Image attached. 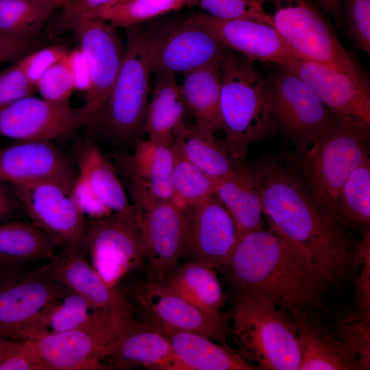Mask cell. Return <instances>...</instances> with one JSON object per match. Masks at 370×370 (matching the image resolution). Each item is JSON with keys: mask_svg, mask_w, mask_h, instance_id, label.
<instances>
[{"mask_svg": "<svg viewBox=\"0 0 370 370\" xmlns=\"http://www.w3.org/2000/svg\"><path fill=\"white\" fill-rule=\"evenodd\" d=\"M221 269L234 296L258 293L289 313L327 311L332 284L299 247L271 225L243 236Z\"/></svg>", "mask_w": 370, "mask_h": 370, "instance_id": "1", "label": "cell"}, {"mask_svg": "<svg viewBox=\"0 0 370 370\" xmlns=\"http://www.w3.org/2000/svg\"><path fill=\"white\" fill-rule=\"evenodd\" d=\"M256 170L262 186L263 212L271 225L299 247L332 286L350 266L351 242L339 221L316 204L297 171L272 160Z\"/></svg>", "mask_w": 370, "mask_h": 370, "instance_id": "2", "label": "cell"}, {"mask_svg": "<svg viewBox=\"0 0 370 370\" xmlns=\"http://www.w3.org/2000/svg\"><path fill=\"white\" fill-rule=\"evenodd\" d=\"M222 143L238 163L245 162L250 145L273 136L279 128L269 82L252 61L230 49L219 62Z\"/></svg>", "mask_w": 370, "mask_h": 370, "instance_id": "3", "label": "cell"}, {"mask_svg": "<svg viewBox=\"0 0 370 370\" xmlns=\"http://www.w3.org/2000/svg\"><path fill=\"white\" fill-rule=\"evenodd\" d=\"M370 123L350 116L332 114L328 128L309 149L297 157V173L318 206L339 221L341 188L369 154Z\"/></svg>", "mask_w": 370, "mask_h": 370, "instance_id": "4", "label": "cell"}, {"mask_svg": "<svg viewBox=\"0 0 370 370\" xmlns=\"http://www.w3.org/2000/svg\"><path fill=\"white\" fill-rule=\"evenodd\" d=\"M234 298L230 333L241 357L258 369L299 370L300 346L290 313L258 293Z\"/></svg>", "mask_w": 370, "mask_h": 370, "instance_id": "5", "label": "cell"}, {"mask_svg": "<svg viewBox=\"0 0 370 370\" xmlns=\"http://www.w3.org/2000/svg\"><path fill=\"white\" fill-rule=\"evenodd\" d=\"M126 31L121 68L100 115L90 127L119 143L136 141L143 130L151 74L140 24Z\"/></svg>", "mask_w": 370, "mask_h": 370, "instance_id": "6", "label": "cell"}, {"mask_svg": "<svg viewBox=\"0 0 370 370\" xmlns=\"http://www.w3.org/2000/svg\"><path fill=\"white\" fill-rule=\"evenodd\" d=\"M140 25L151 73L158 77L219 62L230 50L197 15Z\"/></svg>", "mask_w": 370, "mask_h": 370, "instance_id": "7", "label": "cell"}, {"mask_svg": "<svg viewBox=\"0 0 370 370\" xmlns=\"http://www.w3.org/2000/svg\"><path fill=\"white\" fill-rule=\"evenodd\" d=\"M139 323L133 313L93 311L72 330L28 341L47 370L106 369L101 362L106 352Z\"/></svg>", "mask_w": 370, "mask_h": 370, "instance_id": "8", "label": "cell"}, {"mask_svg": "<svg viewBox=\"0 0 370 370\" xmlns=\"http://www.w3.org/2000/svg\"><path fill=\"white\" fill-rule=\"evenodd\" d=\"M270 25L295 56L351 73H363L311 0H267ZM265 2V3H266Z\"/></svg>", "mask_w": 370, "mask_h": 370, "instance_id": "9", "label": "cell"}, {"mask_svg": "<svg viewBox=\"0 0 370 370\" xmlns=\"http://www.w3.org/2000/svg\"><path fill=\"white\" fill-rule=\"evenodd\" d=\"M128 192L144 245L147 280L161 282L183 256L184 212L171 201Z\"/></svg>", "mask_w": 370, "mask_h": 370, "instance_id": "10", "label": "cell"}, {"mask_svg": "<svg viewBox=\"0 0 370 370\" xmlns=\"http://www.w3.org/2000/svg\"><path fill=\"white\" fill-rule=\"evenodd\" d=\"M13 186L25 214L60 249L86 252V217L74 197L73 184L44 180Z\"/></svg>", "mask_w": 370, "mask_h": 370, "instance_id": "11", "label": "cell"}, {"mask_svg": "<svg viewBox=\"0 0 370 370\" xmlns=\"http://www.w3.org/2000/svg\"><path fill=\"white\" fill-rule=\"evenodd\" d=\"M117 29L99 17L84 18L72 29L90 75V90L80 106L82 127L90 128L98 119L121 68L125 49Z\"/></svg>", "mask_w": 370, "mask_h": 370, "instance_id": "12", "label": "cell"}, {"mask_svg": "<svg viewBox=\"0 0 370 370\" xmlns=\"http://www.w3.org/2000/svg\"><path fill=\"white\" fill-rule=\"evenodd\" d=\"M86 247L92 266L111 284L112 281L145 262L134 212L86 217Z\"/></svg>", "mask_w": 370, "mask_h": 370, "instance_id": "13", "label": "cell"}, {"mask_svg": "<svg viewBox=\"0 0 370 370\" xmlns=\"http://www.w3.org/2000/svg\"><path fill=\"white\" fill-rule=\"evenodd\" d=\"M280 69L269 82L272 110L278 127L303 151L328 128L332 114L303 79Z\"/></svg>", "mask_w": 370, "mask_h": 370, "instance_id": "14", "label": "cell"}, {"mask_svg": "<svg viewBox=\"0 0 370 370\" xmlns=\"http://www.w3.org/2000/svg\"><path fill=\"white\" fill-rule=\"evenodd\" d=\"M69 289L46 265L0 280V338L25 340L41 312Z\"/></svg>", "mask_w": 370, "mask_h": 370, "instance_id": "15", "label": "cell"}, {"mask_svg": "<svg viewBox=\"0 0 370 370\" xmlns=\"http://www.w3.org/2000/svg\"><path fill=\"white\" fill-rule=\"evenodd\" d=\"M130 295L155 328L194 332L227 344V318L212 316L171 291L160 282L147 280L133 284Z\"/></svg>", "mask_w": 370, "mask_h": 370, "instance_id": "16", "label": "cell"}, {"mask_svg": "<svg viewBox=\"0 0 370 370\" xmlns=\"http://www.w3.org/2000/svg\"><path fill=\"white\" fill-rule=\"evenodd\" d=\"M183 210L186 218L183 256L214 269L223 267L238 240L231 214L215 195Z\"/></svg>", "mask_w": 370, "mask_h": 370, "instance_id": "17", "label": "cell"}, {"mask_svg": "<svg viewBox=\"0 0 370 370\" xmlns=\"http://www.w3.org/2000/svg\"><path fill=\"white\" fill-rule=\"evenodd\" d=\"M280 67L303 79L332 114L350 116L370 123V88L363 73L338 71L296 56Z\"/></svg>", "mask_w": 370, "mask_h": 370, "instance_id": "18", "label": "cell"}, {"mask_svg": "<svg viewBox=\"0 0 370 370\" xmlns=\"http://www.w3.org/2000/svg\"><path fill=\"white\" fill-rule=\"evenodd\" d=\"M81 108L62 109L29 96L0 108V136L53 142L82 127Z\"/></svg>", "mask_w": 370, "mask_h": 370, "instance_id": "19", "label": "cell"}, {"mask_svg": "<svg viewBox=\"0 0 370 370\" xmlns=\"http://www.w3.org/2000/svg\"><path fill=\"white\" fill-rule=\"evenodd\" d=\"M76 166L51 141L19 140L0 149V180L13 185L44 180L73 184Z\"/></svg>", "mask_w": 370, "mask_h": 370, "instance_id": "20", "label": "cell"}, {"mask_svg": "<svg viewBox=\"0 0 370 370\" xmlns=\"http://www.w3.org/2000/svg\"><path fill=\"white\" fill-rule=\"evenodd\" d=\"M46 266L59 282L82 296L93 311H136L127 296L107 282L88 262L85 252L73 248L59 249Z\"/></svg>", "mask_w": 370, "mask_h": 370, "instance_id": "21", "label": "cell"}, {"mask_svg": "<svg viewBox=\"0 0 370 370\" xmlns=\"http://www.w3.org/2000/svg\"><path fill=\"white\" fill-rule=\"evenodd\" d=\"M172 142L137 139L132 153L112 155L116 169L127 181V189L156 199L173 201Z\"/></svg>", "mask_w": 370, "mask_h": 370, "instance_id": "22", "label": "cell"}, {"mask_svg": "<svg viewBox=\"0 0 370 370\" xmlns=\"http://www.w3.org/2000/svg\"><path fill=\"white\" fill-rule=\"evenodd\" d=\"M197 16L226 47L252 62L281 66L295 56L275 29L267 23L251 18L220 19L208 14Z\"/></svg>", "mask_w": 370, "mask_h": 370, "instance_id": "23", "label": "cell"}, {"mask_svg": "<svg viewBox=\"0 0 370 370\" xmlns=\"http://www.w3.org/2000/svg\"><path fill=\"white\" fill-rule=\"evenodd\" d=\"M290 314L300 346L299 370L365 369L355 354L322 322L321 314L304 312Z\"/></svg>", "mask_w": 370, "mask_h": 370, "instance_id": "24", "label": "cell"}, {"mask_svg": "<svg viewBox=\"0 0 370 370\" xmlns=\"http://www.w3.org/2000/svg\"><path fill=\"white\" fill-rule=\"evenodd\" d=\"M103 361H107L109 369L143 365L156 369L186 370L166 336L147 322L125 332L106 352L103 365Z\"/></svg>", "mask_w": 370, "mask_h": 370, "instance_id": "25", "label": "cell"}, {"mask_svg": "<svg viewBox=\"0 0 370 370\" xmlns=\"http://www.w3.org/2000/svg\"><path fill=\"white\" fill-rule=\"evenodd\" d=\"M214 195L232 217L238 241L262 228V186L256 170L245 162L217 182Z\"/></svg>", "mask_w": 370, "mask_h": 370, "instance_id": "26", "label": "cell"}, {"mask_svg": "<svg viewBox=\"0 0 370 370\" xmlns=\"http://www.w3.org/2000/svg\"><path fill=\"white\" fill-rule=\"evenodd\" d=\"M157 330L169 339L186 370L258 369L254 365L244 360L227 344L194 332Z\"/></svg>", "mask_w": 370, "mask_h": 370, "instance_id": "27", "label": "cell"}, {"mask_svg": "<svg viewBox=\"0 0 370 370\" xmlns=\"http://www.w3.org/2000/svg\"><path fill=\"white\" fill-rule=\"evenodd\" d=\"M160 283L206 313L227 318L221 310L225 295L214 269L188 260L177 265Z\"/></svg>", "mask_w": 370, "mask_h": 370, "instance_id": "28", "label": "cell"}, {"mask_svg": "<svg viewBox=\"0 0 370 370\" xmlns=\"http://www.w3.org/2000/svg\"><path fill=\"white\" fill-rule=\"evenodd\" d=\"M173 142L188 160L216 181L240 164L212 130L197 122L182 121L173 132Z\"/></svg>", "mask_w": 370, "mask_h": 370, "instance_id": "29", "label": "cell"}, {"mask_svg": "<svg viewBox=\"0 0 370 370\" xmlns=\"http://www.w3.org/2000/svg\"><path fill=\"white\" fill-rule=\"evenodd\" d=\"M74 162L77 173L86 179L112 212H134L114 169L92 139L77 143L74 147Z\"/></svg>", "mask_w": 370, "mask_h": 370, "instance_id": "30", "label": "cell"}, {"mask_svg": "<svg viewBox=\"0 0 370 370\" xmlns=\"http://www.w3.org/2000/svg\"><path fill=\"white\" fill-rule=\"evenodd\" d=\"M219 62L208 63L183 73V82L179 85L187 112L197 123L214 133L222 129Z\"/></svg>", "mask_w": 370, "mask_h": 370, "instance_id": "31", "label": "cell"}, {"mask_svg": "<svg viewBox=\"0 0 370 370\" xmlns=\"http://www.w3.org/2000/svg\"><path fill=\"white\" fill-rule=\"evenodd\" d=\"M158 77L148 102L143 132L149 140L169 143L173 141L176 127L185 120L187 110L175 74L169 73Z\"/></svg>", "mask_w": 370, "mask_h": 370, "instance_id": "32", "label": "cell"}, {"mask_svg": "<svg viewBox=\"0 0 370 370\" xmlns=\"http://www.w3.org/2000/svg\"><path fill=\"white\" fill-rule=\"evenodd\" d=\"M60 247L32 222H0V255L16 261L50 260Z\"/></svg>", "mask_w": 370, "mask_h": 370, "instance_id": "33", "label": "cell"}, {"mask_svg": "<svg viewBox=\"0 0 370 370\" xmlns=\"http://www.w3.org/2000/svg\"><path fill=\"white\" fill-rule=\"evenodd\" d=\"M56 9L47 0H0V35L36 38Z\"/></svg>", "mask_w": 370, "mask_h": 370, "instance_id": "34", "label": "cell"}, {"mask_svg": "<svg viewBox=\"0 0 370 370\" xmlns=\"http://www.w3.org/2000/svg\"><path fill=\"white\" fill-rule=\"evenodd\" d=\"M92 312L82 296L68 290L41 312L25 340L72 330L86 321Z\"/></svg>", "mask_w": 370, "mask_h": 370, "instance_id": "35", "label": "cell"}, {"mask_svg": "<svg viewBox=\"0 0 370 370\" xmlns=\"http://www.w3.org/2000/svg\"><path fill=\"white\" fill-rule=\"evenodd\" d=\"M173 202L182 210L214 195L217 182L188 160L174 145Z\"/></svg>", "mask_w": 370, "mask_h": 370, "instance_id": "36", "label": "cell"}, {"mask_svg": "<svg viewBox=\"0 0 370 370\" xmlns=\"http://www.w3.org/2000/svg\"><path fill=\"white\" fill-rule=\"evenodd\" d=\"M338 219L369 227L370 160L365 159L349 175L338 198Z\"/></svg>", "mask_w": 370, "mask_h": 370, "instance_id": "37", "label": "cell"}, {"mask_svg": "<svg viewBox=\"0 0 370 370\" xmlns=\"http://www.w3.org/2000/svg\"><path fill=\"white\" fill-rule=\"evenodd\" d=\"M194 0H138L103 8L90 17H99L116 27L127 28L190 5Z\"/></svg>", "mask_w": 370, "mask_h": 370, "instance_id": "38", "label": "cell"}, {"mask_svg": "<svg viewBox=\"0 0 370 370\" xmlns=\"http://www.w3.org/2000/svg\"><path fill=\"white\" fill-rule=\"evenodd\" d=\"M65 58L53 65L41 76L36 84V90L49 103L60 108L69 109L71 108L70 98L75 86Z\"/></svg>", "mask_w": 370, "mask_h": 370, "instance_id": "39", "label": "cell"}, {"mask_svg": "<svg viewBox=\"0 0 370 370\" xmlns=\"http://www.w3.org/2000/svg\"><path fill=\"white\" fill-rule=\"evenodd\" d=\"M352 258L357 260L361 269L355 277L356 305L347 319L370 323V232L366 228L362 241L352 251Z\"/></svg>", "mask_w": 370, "mask_h": 370, "instance_id": "40", "label": "cell"}, {"mask_svg": "<svg viewBox=\"0 0 370 370\" xmlns=\"http://www.w3.org/2000/svg\"><path fill=\"white\" fill-rule=\"evenodd\" d=\"M267 0H194L197 5L214 17L232 20L251 18L270 25V16L264 4Z\"/></svg>", "mask_w": 370, "mask_h": 370, "instance_id": "41", "label": "cell"}, {"mask_svg": "<svg viewBox=\"0 0 370 370\" xmlns=\"http://www.w3.org/2000/svg\"><path fill=\"white\" fill-rule=\"evenodd\" d=\"M348 34L355 46L370 53V0H342Z\"/></svg>", "mask_w": 370, "mask_h": 370, "instance_id": "42", "label": "cell"}, {"mask_svg": "<svg viewBox=\"0 0 370 370\" xmlns=\"http://www.w3.org/2000/svg\"><path fill=\"white\" fill-rule=\"evenodd\" d=\"M0 370H47V367L30 341L6 339Z\"/></svg>", "mask_w": 370, "mask_h": 370, "instance_id": "43", "label": "cell"}, {"mask_svg": "<svg viewBox=\"0 0 370 370\" xmlns=\"http://www.w3.org/2000/svg\"><path fill=\"white\" fill-rule=\"evenodd\" d=\"M339 338L355 354L365 369L370 367V323L342 319L338 324Z\"/></svg>", "mask_w": 370, "mask_h": 370, "instance_id": "44", "label": "cell"}, {"mask_svg": "<svg viewBox=\"0 0 370 370\" xmlns=\"http://www.w3.org/2000/svg\"><path fill=\"white\" fill-rule=\"evenodd\" d=\"M35 90L18 62L0 70V108L32 96Z\"/></svg>", "mask_w": 370, "mask_h": 370, "instance_id": "45", "label": "cell"}, {"mask_svg": "<svg viewBox=\"0 0 370 370\" xmlns=\"http://www.w3.org/2000/svg\"><path fill=\"white\" fill-rule=\"evenodd\" d=\"M63 47L56 45L36 49L17 62L29 81L35 86L41 76L68 53Z\"/></svg>", "mask_w": 370, "mask_h": 370, "instance_id": "46", "label": "cell"}, {"mask_svg": "<svg viewBox=\"0 0 370 370\" xmlns=\"http://www.w3.org/2000/svg\"><path fill=\"white\" fill-rule=\"evenodd\" d=\"M112 0H69L55 23L56 33L72 30L81 20L92 16L107 7Z\"/></svg>", "mask_w": 370, "mask_h": 370, "instance_id": "47", "label": "cell"}, {"mask_svg": "<svg viewBox=\"0 0 370 370\" xmlns=\"http://www.w3.org/2000/svg\"><path fill=\"white\" fill-rule=\"evenodd\" d=\"M73 193L86 217H99L112 213L86 179L78 173L73 186Z\"/></svg>", "mask_w": 370, "mask_h": 370, "instance_id": "48", "label": "cell"}, {"mask_svg": "<svg viewBox=\"0 0 370 370\" xmlns=\"http://www.w3.org/2000/svg\"><path fill=\"white\" fill-rule=\"evenodd\" d=\"M41 43L37 38L20 39L0 35V63H16L38 49Z\"/></svg>", "mask_w": 370, "mask_h": 370, "instance_id": "49", "label": "cell"}, {"mask_svg": "<svg viewBox=\"0 0 370 370\" xmlns=\"http://www.w3.org/2000/svg\"><path fill=\"white\" fill-rule=\"evenodd\" d=\"M65 59L73 78L75 90L87 93L90 88V75L82 51L79 49H75L68 52Z\"/></svg>", "mask_w": 370, "mask_h": 370, "instance_id": "50", "label": "cell"}, {"mask_svg": "<svg viewBox=\"0 0 370 370\" xmlns=\"http://www.w3.org/2000/svg\"><path fill=\"white\" fill-rule=\"evenodd\" d=\"M21 208L13 184L0 180V222L8 221Z\"/></svg>", "mask_w": 370, "mask_h": 370, "instance_id": "51", "label": "cell"}, {"mask_svg": "<svg viewBox=\"0 0 370 370\" xmlns=\"http://www.w3.org/2000/svg\"><path fill=\"white\" fill-rule=\"evenodd\" d=\"M332 16L339 18L341 16L342 0H315Z\"/></svg>", "mask_w": 370, "mask_h": 370, "instance_id": "52", "label": "cell"}, {"mask_svg": "<svg viewBox=\"0 0 370 370\" xmlns=\"http://www.w3.org/2000/svg\"><path fill=\"white\" fill-rule=\"evenodd\" d=\"M18 262L0 255V280L14 275V269Z\"/></svg>", "mask_w": 370, "mask_h": 370, "instance_id": "53", "label": "cell"}, {"mask_svg": "<svg viewBox=\"0 0 370 370\" xmlns=\"http://www.w3.org/2000/svg\"><path fill=\"white\" fill-rule=\"evenodd\" d=\"M51 3L56 8H62L65 5L69 0H47Z\"/></svg>", "mask_w": 370, "mask_h": 370, "instance_id": "54", "label": "cell"}, {"mask_svg": "<svg viewBox=\"0 0 370 370\" xmlns=\"http://www.w3.org/2000/svg\"><path fill=\"white\" fill-rule=\"evenodd\" d=\"M6 339L0 338V362L3 357Z\"/></svg>", "mask_w": 370, "mask_h": 370, "instance_id": "55", "label": "cell"}, {"mask_svg": "<svg viewBox=\"0 0 370 370\" xmlns=\"http://www.w3.org/2000/svg\"><path fill=\"white\" fill-rule=\"evenodd\" d=\"M138 1V0H112V2L109 4V5L107 6V7L111 6V5L116 4V3H123V2H127V1ZM107 7H106V8H107Z\"/></svg>", "mask_w": 370, "mask_h": 370, "instance_id": "56", "label": "cell"}]
</instances>
